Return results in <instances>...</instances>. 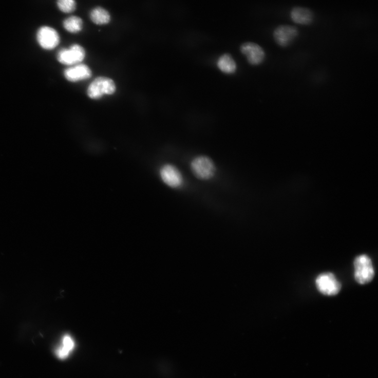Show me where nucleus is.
Returning <instances> with one entry per match:
<instances>
[{
  "label": "nucleus",
  "instance_id": "f257e3e1",
  "mask_svg": "<svg viewBox=\"0 0 378 378\" xmlns=\"http://www.w3.org/2000/svg\"><path fill=\"white\" fill-rule=\"evenodd\" d=\"M354 277L361 285H367L374 277V269L372 260L369 256L362 254L354 260Z\"/></svg>",
  "mask_w": 378,
  "mask_h": 378
},
{
  "label": "nucleus",
  "instance_id": "f03ea898",
  "mask_svg": "<svg viewBox=\"0 0 378 378\" xmlns=\"http://www.w3.org/2000/svg\"><path fill=\"white\" fill-rule=\"evenodd\" d=\"M116 90V86L112 80L106 77H99L89 85L87 93L90 99L96 100L104 96H111Z\"/></svg>",
  "mask_w": 378,
  "mask_h": 378
},
{
  "label": "nucleus",
  "instance_id": "7ed1b4c3",
  "mask_svg": "<svg viewBox=\"0 0 378 378\" xmlns=\"http://www.w3.org/2000/svg\"><path fill=\"white\" fill-rule=\"evenodd\" d=\"M193 174L198 179L208 180L214 177L216 173V167L214 161L205 156L195 158L191 164Z\"/></svg>",
  "mask_w": 378,
  "mask_h": 378
},
{
  "label": "nucleus",
  "instance_id": "20e7f679",
  "mask_svg": "<svg viewBox=\"0 0 378 378\" xmlns=\"http://www.w3.org/2000/svg\"><path fill=\"white\" fill-rule=\"evenodd\" d=\"M316 288L323 295L333 296L337 295L342 289V285L335 275L332 273L319 274L315 280Z\"/></svg>",
  "mask_w": 378,
  "mask_h": 378
},
{
  "label": "nucleus",
  "instance_id": "39448f33",
  "mask_svg": "<svg viewBox=\"0 0 378 378\" xmlns=\"http://www.w3.org/2000/svg\"><path fill=\"white\" fill-rule=\"evenodd\" d=\"M86 56L84 47L78 44L71 45L69 48L63 49L58 53L57 59L60 63L67 66L81 63Z\"/></svg>",
  "mask_w": 378,
  "mask_h": 378
},
{
  "label": "nucleus",
  "instance_id": "423d86ee",
  "mask_svg": "<svg viewBox=\"0 0 378 378\" xmlns=\"http://www.w3.org/2000/svg\"><path fill=\"white\" fill-rule=\"evenodd\" d=\"M36 40L42 49L52 50L56 47L60 42L59 33L54 28L49 26H43L37 30Z\"/></svg>",
  "mask_w": 378,
  "mask_h": 378
},
{
  "label": "nucleus",
  "instance_id": "0eeeda50",
  "mask_svg": "<svg viewBox=\"0 0 378 378\" xmlns=\"http://www.w3.org/2000/svg\"><path fill=\"white\" fill-rule=\"evenodd\" d=\"M298 35V30L295 27L289 25L278 26L273 33L275 41L279 46L282 47L289 46Z\"/></svg>",
  "mask_w": 378,
  "mask_h": 378
},
{
  "label": "nucleus",
  "instance_id": "6e6552de",
  "mask_svg": "<svg viewBox=\"0 0 378 378\" xmlns=\"http://www.w3.org/2000/svg\"><path fill=\"white\" fill-rule=\"evenodd\" d=\"M240 50L253 65L261 64L265 59L266 53L262 47L255 43H244L241 46Z\"/></svg>",
  "mask_w": 378,
  "mask_h": 378
},
{
  "label": "nucleus",
  "instance_id": "1a4fd4ad",
  "mask_svg": "<svg viewBox=\"0 0 378 378\" xmlns=\"http://www.w3.org/2000/svg\"><path fill=\"white\" fill-rule=\"evenodd\" d=\"M160 176L163 181L171 187L179 188L183 185V176L173 165H164L160 170Z\"/></svg>",
  "mask_w": 378,
  "mask_h": 378
},
{
  "label": "nucleus",
  "instance_id": "9d476101",
  "mask_svg": "<svg viewBox=\"0 0 378 378\" xmlns=\"http://www.w3.org/2000/svg\"><path fill=\"white\" fill-rule=\"evenodd\" d=\"M92 75L91 70L86 65L82 63L71 66L64 72L65 79L73 83L89 79Z\"/></svg>",
  "mask_w": 378,
  "mask_h": 378
},
{
  "label": "nucleus",
  "instance_id": "9b49d317",
  "mask_svg": "<svg viewBox=\"0 0 378 378\" xmlns=\"http://www.w3.org/2000/svg\"><path fill=\"white\" fill-rule=\"evenodd\" d=\"M290 16L294 23L301 26L310 25L314 20L313 12L309 9L300 7L293 8Z\"/></svg>",
  "mask_w": 378,
  "mask_h": 378
},
{
  "label": "nucleus",
  "instance_id": "f8f14e48",
  "mask_svg": "<svg viewBox=\"0 0 378 378\" xmlns=\"http://www.w3.org/2000/svg\"><path fill=\"white\" fill-rule=\"evenodd\" d=\"M89 16L91 21L99 26L107 25L111 20V16L109 12L101 7L93 8L90 11Z\"/></svg>",
  "mask_w": 378,
  "mask_h": 378
},
{
  "label": "nucleus",
  "instance_id": "ddd939ff",
  "mask_svg": "<svg viewBox=\"0 0 378 378\" xmlns=\"http://www.w3.org/2000/svg\"><path fill=\"white\" fill-rule=\"evenodd\" d=\"M75 346V342L72 337L68 335L64 336L62 345L55 351L56 355L61 360L67 358L74 349Z\"/></svg>",
  "mask_w": 378,
  "mask_h": 378
},
{
  "label": "nucleus",
  "instance_id": "4468645a",
  "mask_svg": "<svg viewBox=\"0 0 378 378\" xmlns=\"http://www.w3.org/2000/svg\"><path fill=\"white\" fill-rule=\"evenodd\" d=\"M63 27L68 32L76 34L80 32L83 28V21L78 16H71L64 20Z\"/></svg>",
  "mask_w": 378,
  "mask_h": 378
},
{
  "label": "nucleus",
  "instance_id": "2eb2a0df",
  "mask_svg": "<svg viewBox=\"0 0 378 378\" xmlns=\"http://www.w3.org/2000/svg\"><path fill=\"white\" fill-rule=\"evenodd\" d=\"M217 65L219 69L224 73L231 74L236 69V65L233 58L228 54L222 55L218 59Z\"/></svg>",
  "mask_w": 378,
  "mask_h": 378
},
{
  "label": "nucleus",
  "instance_id": "dca6fc26",
  "mask_svg": "<svg viewBox=\"0 0 378 378\" xmlns=\"http://www.w3.org/2000/svg\"><path fill=\"white\" fill-rule=\"evenodd\" d=\"M58 9L65 13L74 12L77 9L76 0H57Z\"/></svg>",
  "mask_w": 378,
  "mask_h": 378
}]
</instances>
